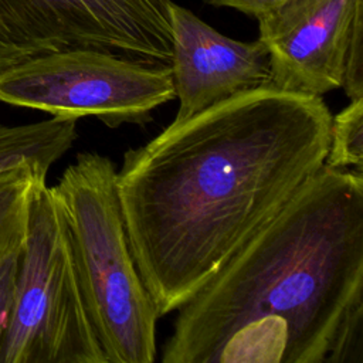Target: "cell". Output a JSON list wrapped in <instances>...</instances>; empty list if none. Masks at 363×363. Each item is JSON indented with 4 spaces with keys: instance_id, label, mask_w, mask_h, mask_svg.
<instances>
[{
    "instance_id": "cell-15",
    "label": "cell",
    "mask_w": 363,
    "mask_h": 363,
    "mask_svg": "<svg viewBox=\"0 0 363 363\" xmlns=\"http://www.w3.org/2000/svg\"><path fill=\"white\" fill-rule=\"evenodd\" d=\"M208 4L213 6H223L240 10L245 14H251L258 17L259 14L275 9L277 6L288 1V0H206Z\"/></svg>"
},
{
    "instance_id": "cell-4",
    "label": "cell",
    "mask_w": 363,
    "mask_h": 363,
    "mask_svg": "<svg viewBox=\"0 0 363 363\" xmlns=\"http://www.w3.org/2000/svg\"><path fill=\"white\" fill-rule=\"evenodd\" d=\"M0 363H108L89 320L52 187H35Z\"/></svg>"
},
{
    "instance_id": "cell-9",
    "label": "cell",
    "mask_w": 363,
    "mask_h": 363,
    "mask_svg": "<svg viewBox=\"0 0 363 363\" xmlns=\"http://www.w3.org/2000/svg\"><path fill=\"white\" fill-rule=\"evenodd\" d=\"M77 121L51 116L34 123L0 125V173L23 164L48 172L77 139Z\"/></svg>"
},
{
    "instance_id": "cell-6",
    "label": "cell",
    "mask_w": 363,
    "mask_h": 363,
    "mask_svg": "<svg viewBox=\"0 0 363 363\" xmlns=\"http://www.w3.org/2000/svg\"><path fill=\"white\" fill-rule=\"evenodd\" d=\"M172 0H0V74L50 52L92 48L172 64Z\"/></svg>"
},
{
    "instance_id": "cell-3",
    "label": "cell",
    "mask_w": 363,
    "mask_h": 363,
    "mask_svg": "<svg viewBox=\"0 0 363 363\" xmlns=\"http://www.w3.org/2000/svg\"><path fill=\"white\" fill-rule=\"evenodd\" d=\"M85 308L108 363L156 360L160 318L135 265L109 157L82 152L55 186Z\"/></svg>"
},
{
    "instance_id": "cell-1",
    "label": "cell",
    "mask_w": 363,
    "mask_h": 363,
    "mask_svg": "<svg viewBox=\"0 0 363 363\" xmlns=\"http://www.w3.org/2000/svg\"><path fill=\"white\" fill-rule=\"evenodd\" d=\"M330 123L320 96L264 86L125 152L119 207L159 316L182 308L323 166Z\"/></svg>"
},
{
    "instance_id": "cell-12",
    "label": "cell",
    "mask_w": 363,
    "mask_h": 363,
    "mask_svg": "<svg viewBox=\"0 0 363 363\" xmlns=\"http://www.w3.org/2000/svg\"><path fill=\"white\" fill-rule=\"evenodd\" d=\"M325 363H363V299L345 312L332 337Z\"/></svg>"
},
{
    "instance_id": "cell-2",
    "label": "cell",
    "mask_w": 363,
    "mask_h": 363,
    "mask_svg": "<svg viewBox=\"0 0 363 363\" xmlns=\"http://www.w3.org/2000/svg\"><path fill=\"white\" fill-rule=\"evenodd\" d=\"M363 299V174L323 166L182 308L163 363H325Z\"/></svg>"
},
{
    "instance_id": "cell-11",
    "label": "cell",
    "mask_w": 363,
    "mask_h": 363,
    "mask_svg": "<svg viewBox=\"0 0 363 363\" xmlns=\"http://www.w3.org/2000/svg\"><path fill=\"white\" fill-rule=\"evenodd\" d=\"M325 164L333 169L354 167L362 172L363 164V98L352 99L336 116H332L330 140Z\"/></svg>"
},
{
    "instance_id": "cell-10",
    "label": "cell",
    "mask_w": 363,
    "mask_h": 363,
    "mask_svg": "<svg viewBox=\"0 0 363 363\" xmlns=\"http://www.w3.org/2000/svg\"><path fill=\"white\" fill-rule=\"evenodd\" d=\"M47 173L33 164L0 173V242L27 230L34 190L38 184L47 183Z\"/></svg>"
},
{
    "instance_id": "cell-8",
    "label": "cell",
    "mask_w": 363,
    "mask_h": 363,
    "mask_svg": "<svg viewBox=\"0 0 363 363\" xmlns=\"http://www.w3.org/2000/svg\"><path fill=\"white\" fill-rule=\"evenodd\" d=\"M172 75L179 108L173 122L238 94L272 86L269 55L259 41L233 40L170 1Z\"/></svg>"
},
{
    "instance_id": "cell-7",
    "label": "cell",
    "mask_w": 363,
    "mask_h": 363,
    "mask_svg": "<svg viewBox=\"0 0 363 363\" xmlns=\"http://www.w3.org/2000/svg\"><path fill=\"white\" fill-rule=\"evenodd\" d=\"M363 0H288L258 18L272 86L323 95L342 88L349 44Z\"/></svg>"
},
{
    "instance_id": "cell-14",
    "label": "cell",
    "mask_w": 363,
    "mask_h": 363,
    "mask_svg": "<svg viewBox=\"0 0 363 363\" xmlns=\"http://www.w3.org/2000/svg\"><path fill=\"white\" fill-rule=\"evenodd\" d=\"M342 88L350 101L363 98V16L356 20L353 27Z\"/></svg>"
},
{
    "instance_id": "cell-13",
    "label": "cell",
    "mask_w": 363,
    "mask_h": 363,
    "mask_svg": "<svg viewBox=\"0 0 363 363\" xmlns=\"http://www.w3.org/2000/svg\"><path fill=\"white\" fill-rule=\"evenodd\" d=\"M26 233L27 230L0 242V347L11 313Z\"/></svg>"
},
{
    "instance_id": "cell-5",
    "label": "cell",
    "mask_w": 363,
    "mask_h": 363,
    "mask_svg": "<svg viewBox=\"0 0 363 363\" xmlns=\"http://www.w3.org/2000/svg\"><path fill=\"white\" fill-rule=\"evenodd\" d=\"M176 96L170 67L71 48L35 57L0 74V101L58 118L95 116L109 128L146 123Z\"/></svg>"
}]
</instances>
